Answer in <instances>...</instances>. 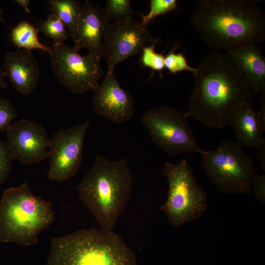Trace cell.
I'll list each match as a JSON object with an SVG mask.
<instances>
[{
	"mask_svg": "<svg viewBox=\"0 0 265 265\" xmlns=\"http://www.w3.org/2000/svg\"><path fill=\"white\" fill-rule=\"evenodd\" d=\"M195 85L186 112L208 128L229 125L234 112L251 101V86L237 63L225 52L203 57L193 74Z\"/></svg>",
	"mask_w": 265,
	"mask_h": 265,
	"instance_id": "6da1fadb",
	"label": "cell"
},
{
	"mask_svg": "<svg viewBox=\"0 0 265 265\" xmlns=\"http://www.w3.org/2000/svg\"><path fill=\"white\" fill-rule=\"evenodd\" d=\"M190 23L201 40L216 51L265 39V15L255 0H200Z\"/></svg>",
	"mask_w": 265,
	"mask_h": 265,
	"instance_id": "7a4b0ae2",
	"label": "cell"
},
{
	"mask_svg": "<svg viewBox=\"0 0 265 265\" xmlns=\"http://www.w3.org/2000/svg\"><path fill=\"white\" fill-rule=\"evenodd\" d=\"M132 177L127 160L97 155L77 189L101 229L113 232L132 195Z\"/></svg>",
	"mask_w": 265,
	"mask_h": 265,
	"instance_id": "3957f363",
	"label": "cell"
},
{
	"mask_svg": "<svg viewBox=\"0 0 265 265\" xmlns=\"http://www.w3.org/2000/svg\"><path fill=\"white\" fill-rule=\"evenodd\" d=\"M45 265H138L134 251L113 232L83 229L53 238Z\"/></svg>",
	"mask_w": 265,
	"mask_h": 265,
	"instance_id": "277c9868",
	"label": "cell"
},
{
	"mask_svg": "<svg viewBox=\"0 0 265 265\" xmlns=\"http://www.w3.org/2000/svg\"><path fill=\"white\" fill-rule=\"evenodd\" d=\"M55 220L52 203L33 194L26 183L9 187L0 201V242L35 245Z\"/></svg>",
	"mask_w": 265,
	"mask_h": 265,
	"instance_id": "5b68a950",
	"label": "cell"
},
{
	"mask_svg": "<svg viewBox=\"0 0 265 265\" xmlns=\"http://www.w3.org/2000/svg\"><path fill=\"white\" fill-rule=\"evenodd\" d=\"M243 148L236 140H225L202 155L205 173L219 191L244 195L252 192L257 168Z\"/></svg>",
	"mask_w": 265,
	"mask_h": 265,
	"instance_id": "8992f818",
	"label": "cell"
},
{
	"mask_svg": "<svg viewBox=\"0 0 265 265\" xmlns=\"http://www.w3.org/2000/svg\"><path fill=\"white\" fill-rule=\"evenodd\" d=\"M162 172L168 190L165 202L159 209L169 223L178 227L201 217L208 207L207 195L187 161L183 159L176 163L166 162Z\"/></svg>",
	"mask_w": 265,
	"mask_h": 265,
	"instance_id": "52a82bcc",
	"label": "cell"
},
{
	"mask_svg": "<svg viewBox=\"0 0 265 265\" xmlns=\"http://www.w3.org/2000/svg\"><path fill=\"white\" fill-rule=\"evenodd\" d=\"M186 112L168 105L148 109L141 122L153 142L169 156L205 152L189 126Z\"/></svg>",
	"mask_w": 265,
	"mask_h": 265,
	"instance_id": "ba28073f",
	"label": "cell"
},
{
	"mask_svg": "<svg viewBox=\"0 0 265 265\" xmlns=\"http://www.w3.org/2000/svg\"><path fill=\"white\" fill-rule=\"evenodd\" d=\"M51 50L52 67L60 83L75 94L96 89L105 74L100 58L90 53L81 55L64 43H53Z\"/></svg>",
	"mask_w": 265,
	"mask_h": 265,
	"instance_id": "9c48e42d",
	"label": "cell"
},
{
	"mask_svg": "<svg viewBox=\"0 0 265 265\" xmlns=\"http://www.w3.org/2000/svg\"><path fill=\"white\" fill-rule=\"evenodd\" d=\"M158 42L146 25L132 18L110 23L105 34L101 58L107 64V72L114 71L119 62L138 54L143 48Z\"/></svg>",
	"mask_w": 265,
	"mask_h": 265,
	"instance_id": "30bf717a",
	"label": "cell"
},
{
	"mask_svg": "<svg viewBox=\"0 0 265 265\" xmlns=\"http://www.w3.org/2000/svg\"><path fill=\"white\" fill-rule=\"evenodd\" d=\"M91 120L61 129L51 138L49 180L62 182L74 177L82 161L83 146Z\"/></svg>",
	"mask_w": 265,
	"mask_h": 265,
	"instance_id": "8fae6325",
	"label": "cell"
},
{
	"mask_svg": "<svg viewBox=\"0 0 265 265\" xmlns=\"http://www.w3.org/2000/svg\"><path fill=\"white\" fill-rule=\"evenodd\" d=\"M6 132V142L14 160L30 165L49 158L51 138L42 125L22 119L12 123Z\"/></svg>",
	"mask_w": 265,
	"mask_h": 265,
	"instance_id": "7c38bea8",
	"label": "cell"
},
{
	"mask_svg": "<svg viewBox=\"0 0 265 265\" xmlns=\"http://www.w3.org/2000/svg\"><path fill=\"white\" fill-rule=\"evenodd\" d=\"M104 75L93 91L92 102L95 113L116 124L129 121L135 111L132 95L120 86L114 71Z\"/></svg>",
	"mask_w": 265,
	"mask_h": 265,
	"instance_id": "4fadbf2b",
	"label": "cell"
},
{
	"mask_svg": "<svg viewBox=\"0 0 265 265\" xmlns=\"http://www.w3.org/2000/svg\"><path fill=\"white\" fill-rule=\"evenodd\" d=\"M104 8L90 0H85L76 30L72 38L74 47L78 51L86 48L89 53L101 59L103 40L110 24Z\"/></svg>",
	"mask_w": 265,
	"mask_h": 265,
	"instance_id": "5bb4252c",
	"label": "cell"
},
{
	"mask_svg": "<svg viewBox=\"0 0 265 265\" xmlns=\"http://www.w3.org/2000/svg\"><path fill=\"white\" fill-rule=\"evenodd\" d=\"M2 68L13 88L22 95H29L40 76L39 64L31 51L18 49L7 52Z\"/></svg>",
	"mask_w": 265,
	"mask_h": 265,
	"instance_id": "9a60e30c",
	"label": "cell"
},
{
	"mask_svg": "<svg viewBox=\"0 0 265 265\" xmlns=\"http://www.w3.org/2000/svg\"><path fill=\"white\" fill-rule=\"evenodd\" d=\"M261 108L254 111L251 101L245 103L233 113L229 125L233 129L236 141L242 147L257 148L265 140V95H261Z\"/></svg>",
	"mask_w": 265,
	"mask_h": 265,
	"instance_id": "2e32d148",
	"label": "cell"
},
{
	"mask_svg": "<svg viewBox=\"0 0 265 265\" xmlns=\"http://www.w3.org/2000/svg\"><path fill=\"white\" fill-rule=\"evenodd\" d=\"M225 52L237 63L253 94L265 92V57L260 44H247Z\"/></svg>",
	"mask_w": 265,
	"mask_h": 265,
	"instance_id": "e0dca14e",
	"label": "cell"
},
{
	"mask_svg": "<svg viewBox=\"0 0 265 265\" xmlns=\"http://www.w3.org/2000/svg\"><path fill=\"white\" fill-rule=\"evenodd\" d=\"M39 32L38 28L25 20L12 29L10 36L12 42L18 47V49H25L31 51L39 50L50 53L51 48L40 42L38 39Z\"/></svg>",
	"mask_w": 265,
	"mask_h": 265,
	"instance_id": "ac0fdd59",
	"label": "cell"
},
{
	"mask_svg": "<svg viewBox=\"0 0 265 265\" xmlns=\"http://www.w3.org/2000/svg\"><path fill=\"white\" fill-rule=\"evenodd\" d=\"M51 11L62 21L69 32L73 35L78 24L82 4L76 0H51Z\"/></svg>",
	"mask_w": 265,
	"mask_h": 265,
	"instance_id": "d6986e66",
	"label": "cell"
},
{
	"mask_svg": "<svg viewBox=\"0 0 265 265\" xmlns=\"http://www.w3.org/2000/svg\"><path fill=\"white\" fill-rule=\"evenodd\" d=\"M38 28L48 38L54 41V44L64 43L70 37L66 26L61 19L55 14L52 13L47 19L39 25Z\"/></svg>",
	"mask_w": 265,
	"mask_h": 265,
	"instance_id": "ffe728a7",
	"label": "cell"
},
{
	"mask_svg": "<svg viewBox=\"0 0 265 265\" xmlns=\"http://www.w3.org/2000/svg\"><path fill=\"white\" fill-rule=\"evenodd\" d=\"M109 19L113 22L132 18L136 14L132 10L130 0H107L104 8Z\"/></svg>",
	"mask_w": 265,
	"mask_h": 265,
	"instance_id": "44dd1931",
	"label": "cell"
},
{
	"mask_svg": "<svg viewBox=\"0 0 265 265\" xmlns=\"http://www.w3.org/2000/svg\"><path fill=\"white\" fill-rule=\"evenodd\" d=\"M177 7L176 0H151L150 10L146 14H141L142 24L146 25L154 18L175 10Z\"/></svg>",
	"mask_w": 265,
	"mask_h": 265,
	"instance_id": "7402d4cb",
	"label": "cell"
},
{
	"mask_svg": "<svg viewBox=\"0 0 265 265\" xmlns=\"http://www.w3.org/2000/svg\"><path fill=\"white\" fill-rule=\"evenodd\" d=\"M176 47L164 56L165 68L172 74H177L183 71H188L193 74L196 68L190 66L182 53H175Z\"/></svg>",
	"mask_w": 265,
	"mask_h": 265,
	"instance_id": "603a6c76",
	"label": "cell"
},
{
	"mask_svg": "<svg viewBox=\"0 0 265 265\" xmlns=\"http://www.w3.org/2000/svg\"><path fill=\"white\" fill-rule=\"evenodd\" d=\"M155 48V44H152L143 48L141 62L144 66L161 72L165 68L164 56L156 52Z\"/></svg>",
	"mask_w": 265,
	"mask_h": 265,
	"instance_id": "cb8c5ba5",
	"label": "cell"
},
{
	"mask_svg": "<svg viewBox=\"0 0 265 265\" xmlns=\"http://www.w3.org/2000/svg\"><path fill=\"white\" fill-rule=\"evenodd\" d=\"M13 160L6 141L0 138V187L9 177Z\"/></svg>",
	"mask_w": 265,
	"mask_h": 265,
	"instance_id": "d4e9b609",
	"label": "cell"
},
{
	"mask_svg": "<svg viewBox=\"0 0 265 265\" xmlns=\"http://www.w3.org/2000/svg\"><path fill=\"white\" fill-rule=\"evenodd\" d=\"M18 116L16 109L6 98H0V132H6Z\"/></svg>",
	"mask_w": 265,
	"mask_h": 265,
	"instance_id": "484cf974",
	"label": "cell"
},
{
	"mask_svg": "<svg viewBox=\"0 0 265 265\" xmlns=\"http://www.w3.org/2000/svg\"><path fill=\"white\" fill-rule=\"evenodd\" d=\"M254 195L258 201L262 204L265 203V176L257 174L252 186Z\"/></svg>",
	"mask_w": 265,
	"mask_h": 265,
	"instance_id": "4316f807",
	"label": "cell"
},
{
	"mask_svg": "<svg viewBox=\"0 0 265 265\" xmlns=\"http://www.w3.org/2000/svg\"><path fill=\"white\" fill-rule=\"evenodd\" d=\"M257 150V158L260 163L261 168L265 171V140L256 148Z\"/></svg>",
	"mask_w": 265,
	"mask_h": 265,
	"instance_id": "83f0119b",
	"label": "cell"
},
{
	"mask_svg": "<svg viewBox=\"0 0 265 265\" xmlns=\"http://www.w3.org/2000/svg\"><path fill=\"white\" fill-rule=\"evenodd\" d=\"M20 6L22 7L25 11L27 13H30V9L29 8V5L30 4V0H14Z\"/></svg>",
	"mask_w": 265,
	"mask_h": 265,
	"instance_id": "f1b7e54d",
	"label": "cell"
},
{
	"mask_svg": "<svg viewBox=\"0 0 265 265\" xmlns=\"http://www.w3.org/2000/svg\"><path fill=\"white\" fill-rule=\"evenodd\" d=\"M5 72L0 64V89H6L8 86L5 81Z\"/></svg>",
	"mask_w": 265,
	"mask_h": 265,
	"instance_id": "f546056e",
	"label": "cell"
},
{
	"mask_svg": "<svg viewBox=\"0 0 265 265\" xmlns=\"http://www.w3.org/2000/svg\"><path fill=\"white\" fill-rule=\"evenodd\" d=\"M0 20H2V19H1V16H0Z\"/></svg>",
	"mask_w": 265,
	"mask_h": 265,
	"instance_id": "4dcf8cb0",
	"label": "cell"
}]
</instances>
